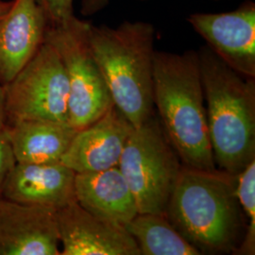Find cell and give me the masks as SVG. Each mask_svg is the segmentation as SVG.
<instances>
[{
  "label": "cell",
  "instance_id": "7",
  "mask_svg": "<svg viewBox=\"0 0 255 255\" xmlns=\"http://www.w3.org/2000/svg\"><path fill=\"white\" fill-rule=\"evenodd\" d=\"M4 85L8 123L34 119L69 124V85L64 64L46 41Z\"/></svg>",
  "mask_w": 255,
  "mask_h": 255
},
{
  "label": "cell",
  "instance_id": "1",
  "mask_svg": "<svg viewBox=\"0 0 255 255\" xmlns=\"http://www.w3.org/2000/svg\"><path fill=\"white\" fill-rule=\"evenodd\" d=\"M237 176L182 165L164 215L201 255L235 254L243 239Z\"/></svg>",
  "mask_w": 255,
  "mask_h": 255
},
{
  "label": "cell",
  "instance_id": "16",
  "mask_svg": "<svg viewBox=\"0 0 255 255\" xmlns=\"http://www.w3.org/2000/svg\"><path fill=\"white\" fill-rule=\"evenodd\" d=\"M141 255H201L175 229L164 214L138 213L124 225Z\"/></svg>",
  "mask_w": 255,
  "mask_h": 255
},
{
  "label": "cell",
  "instance_id": "21",
  "mask_svg": "<svg viewBox=\"0 0 255 255\" xmlns=\"http://www.w3.org/2000/svg\"><path fill=\"white\" fill-rule=\"evenodd\" d=\"M8 124V117L6 110V94L5 85L0 82V131Z\"/></svg>",
  "mask_w": 255,
  "mask_h": 255
},
{
  "label": "cell",
  "instance_id": "11",
  "mask_svg": "<svg viewBox=\"0 0 255 255\" xmlns=\"http://www.w3.org/2000/svg\"><path fill=\"white\" fill-rule=\"evenodd\" d=\"M0 255H61L56 210L0 196Z\"/></svg>",
  "mask_w": 255,
  "mask_h": 255
},
{
  "label": "cell",
  "instance_id": "9",
  "mask_svg": "<svg viewBox=\"0 0 255 255\" xmlns=\"http://www.w3.org/2000/svg\"><path fill=\"white\" fill-rule=\"evenodd\" d=\"M61 255H141L123 225L95 216L77 201L56 210Z\"/></svg>",
  "mask_w": 255,
  "mask_h": 255
},
{
  "label": "cell",
  "instance_id": "6",
  "mask_svg": "<svg viewBox=\"0 0 255 255\" xmlns=\"http://www.w3.org/2000/svg\"><path fill=\"white\" fill-rule=\"evenodd\" d=\"M90 22L73 16L49 25L46 42L64 64L69 85V125L79 130L100 119L114 105L88 38Z\"/></svg>",
  "mask_w": 255,
  "mask_h": 255
},
{
  "label": "cell",
  "instance_id": "17",
  "mask_svg": "<svg viewBox=\"0 0 255 255\" xmlns=\"http://www.w3.org/2000/svg\"><path fill=\"white\" fill-rule=\"evenodd\" d=\"M237 194L248 223L243 239L235 254H255V160L237 176Z\"/></svg>",
  "mask_w": 255,
  "mask_h": 255
},
{
  "label": "cell",
  "instance_id": "8",
  "mask_svg": "<svg viewBox=\"0 0 255 255\" xmlns=\"http://www.w3.org/2000/svg\"><path fill=\"white\" fill-rule=\"evenodd\" d=\"M188 24L232 69L255 79V3L226 12H194Z\"/></svg>",
  "mask_w": 255,
  "mask_h": 255
},
{
  "label": "cell",
  "instance_id": "19",
  "mask_svg": "<svg viewBox=\"0 0 255 255\" xmlns=\"http://www.w3.org/2000/svg\"><path fill=\"white\" fill-rule=\"evenodd\" d=\"M16 161L9 145L6 129L0 131V196L4 187L7 177Z\"/></svg>",
  "mask_w": 255,
  "mask_h": 255
},
{
  "label": "cell",
  "instance_id": "4",
  "mask_svg": "<svg viewBox=\"0 0 255 255\" xmlns=\"http://www.w3.org/2000/svg\"><path fill=\"white\" fill-rule=\"evenodd\" d=\"M88 38L114 104L140 126L154 114V26L146 21H124L117 27L90 23Z\"/></svg>",
  "mask_w": 255,
  "mask_h": 255
},
{
  "label": "cell",
  "instance_id": "5",
  "mask_svg": "<svg viewBox=\"0 0 255 255\" xmlns=\"http://www.w3.org/2000/svg\"><path fill=\"white\" fill-rule=\"evenodd\" d=\"M118 166L138 212L164 214L182 164L154 114L134 128Z\"/></svg>",
  "mask_w": 255,
  "mask_h": 255
},
{
  "label": "cell",
  "instance_id": "20",
  "mask_svg": "<svg viewBox=\"0 0 255 255\" xmlns=\"http://www.w3.org/2000/svg\"><path fill=\"white\" fill-rule=\"evenodd\" d=\"M112 0H82L81 13L83 16H91L105 9ZM146 1V0H140ZM212 1H232V0H212Z\"/></svg>",
  "mask_w": 255,
  "mask_h": 255
},
{
  "label": "cell",
  "instance_id": "15",
  "mask_svg": "<svg viewBox=\"0 0 255 255\" xmlns=\"http://www.w3.org/2000/svg\"><path fill=\"white\" fill-rule=\"evenodd\" d=\"M16 163L61 162L77 129L67 123L47 120H17L5 128Z\"/></svg>",
  "mask_w": 255,
  "mask_h": 255
},
{
  "label": "cell",
  "instance_id": "18",
  "mask_svg": "<svg viewBox=\"0 0 255 255\" xmlns=\"http://www.w3.org/2000/svg\"><path fill=\"white\" fill-rule=\"evenodd\" d=\"M46 12L49 25L61 23L74 15V0H37Z\"/></svg>",
  "mask_w": 255,
  "mask_h": 255
},
{
  "label": "cell",
  "instance_id": "14",
  "mask_svg": "<svg viewBox=\"0 0 255 255\" xmlns=\"http://www.w3.org/2000/svg\"><path fill=\"white\" fill-rule=\"evenodd\" d=\"M75 198L95 216L123 226L139 213L134 196L119 166L76 173Z\"/></svg>",
  "mask_w": 255,
  "mask_h": 255
},
{
  "label": "cell",
  "instance_id": "2",
  "mask_svg": "<svg viewBox=\"0 0 255 255\" xmlns=\"http://www.w3.org/2000/svg\"><path fill=\"white\" fill-rule=\"evenodd\" d=\"M153 103L182 165L214 171L198 51L155 50Z\"/></svg>",
  "mask_w": 255,
  "mask_h": 255
},
{
  "label": "cell",
  "instance_id": "10",
  "mask_svg": "<svg viewBox=\"0 0 255 255\" xmlns=\"http://www.w3.org/2000/svg\"><path fill=\"white\" fill-rule=\"evenodd\" d=\"M134 128L114 104L100 119L77 130L61 162L75 173L118 166Z\"/></svg>",
  "mask_w": 255,
  "mask_h": 255
},
{
  "label": "cell",
  "instance_id": "12",
  "mask_svg": "<svg viewBox=\"0 0 255 255\" xmlns=\"http://www.w3.org/2000/svg\"><path fill=\"white\" fill-rule=\"evenodd\" d=\"M49 21L37 0H12L0 18V82H10L45 43Z\"/></svg>",
  "mask_w": 255,
  "mask_h": 255
},
{
  "label": "cell",
  "instance_id": "13",
  "mask_svg": "<svg viewBox=\"0 0 255 255\" xmlns=\"http://www.w3.org/2000/svg\"><path fill=\"white\" fill-rule=\"evenodd\" d=\"M75 175L62 162L15 163L1 197L26 205L60 209L76 201Z\"/></svg>",
  "mask_w": 255,
  "mask_h": 255
},
{
  "label": "cell",
  "instance_id": "22",
  "mask_svg": "<svg viewBox=\"0 0 255 255\" xmlns=\"http://www.w3.org/2000/svg\"><path fill=\"white\" fill-rule=\"evenodd\" d=\"M12 4V0L11 1H4V0H0V18H2L6 12L9 10L10 6Z\"/></svg>",
  "mask_w": 255,
  "mask_h": 255
},
{
  "label": "cell",
  "instance_id": "3",
  "mask_svg": "<svg viewBox=\"0 0 255 255\" xmlns=\"http://www.w3.org/2000/svg\"><path fill=\"white\" fill-rule=\"evenodd\" d=\"M198 54L214 161L237 176L255 160V79L237 73L206 45Z\"/></svg>",
  "mask_w": 255,
  "mask_h": 255
}]
</instances>
